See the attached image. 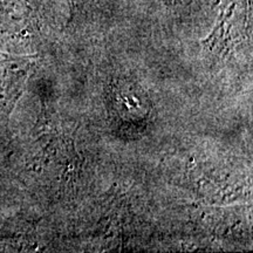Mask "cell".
Here are the masks:
<instances>
[{"instance_id":"6da1fadb","label":"cell","mask_w":253,"mask_h":253,"mask_svg":"<svg viewBox=\"0 0 253 253\" xmlns=\"http://www.w3.org/2000/svg\"><path fill=\"white\" fill-rule=\"evenodd\" d=\"M78 1L79 0H67L68 7H69V14H71L69 15V21L74 18L75 11H77V8H78Z\"/></svg>"},{"instance_id":"7a4b0ae2","label":"cell","mask_w":253,"mask_h":253,"mask_svg":"<svg viewBox=\"0 0 253 253\" xmlns=\"http://www.w3.org/2000/svg\"><path fill=\"white\" fill-rule=\"evenodd\" d=\"M168 1H171V2H189L191 1V0H168Z\"/></svg>"}]
</instances>
